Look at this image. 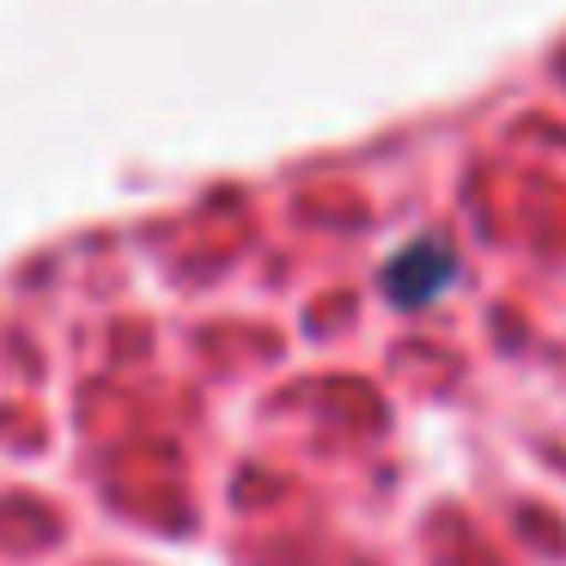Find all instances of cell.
I'll use <instances>...</instances> for the list:
<instances>
[{"label":"cell","instance_id":"obj_1","mask_svg":"<svg viewBox=\"0 0 566 566\" xmlns=\"http://www.w3.org/2000/svg\"><path fill=\"white\" fill-rule=\"evenodd\" d=\"M451 274H457L451 250H444L439 238H427V244L402 250V256L390 262V274H384V286H390L396 298H408V305H427V298L439 293V286H451Z\"/></svg>","mask_w":566,"mask_h":566}]
</instances>
